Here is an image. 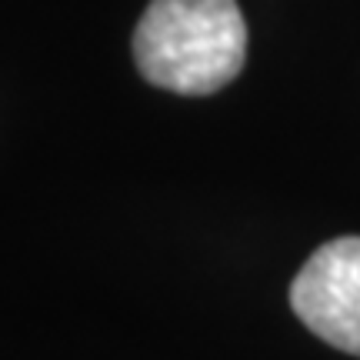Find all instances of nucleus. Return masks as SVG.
Segmentation results:
<instances>
[{"label": "nucleus", "mask_w": 360, "mask_h": 360, "mask_svg": "<svg viewBox=\"0 0 360 360\" xmlns=\"http://www.w3.org/2000/svg\"><path fill=\"white\" fill-rule=\"evenodd\" d=\"M290 307L323 344L360 357V237L317 247L290 283Z\"/></svg>", "instance_id": "nucleus-2"}, {"label": "nucleus", "mask_w": 360, "mask_h": 360, "mask_svg": "<svg viewBox=\"0 0 360 360\" xmlns=\"http://www.w3.org/2000/svg\"><path fill=\"white\" fill-rule=\"evenodd\" d=\"M134 60L160 90L217 94L244 70V13L237 0H150L134 30Z\"/></svg>", "instance_id": "nucleus-1"}]
</instances>
